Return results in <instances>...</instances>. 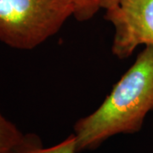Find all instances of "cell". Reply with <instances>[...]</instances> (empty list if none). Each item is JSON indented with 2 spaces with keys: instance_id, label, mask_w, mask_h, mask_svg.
Returning <instances> with one entry per match:
<instances>
[{
  "instance_id": "obj_1",
  "label": "cell",
  "mask_w": 153,
  "mask_h": 153,
  "mask_svg": "<svg viewBox=\"0 0 153 153\" xmlns=\"http://www.w3.org/2000/svg\"><path fill=\"white\" fill-rule=\"evenodd\" d=\"M153 110V45H146L111 93L73 127L77 152L92 151L111 137L134 134Z\"/></svg>"
},
{
  "instance_id": "obj_2",
  "label": "cell",
  "mask_w": 153,
  "mask_h": 153,
  "mask_svg": "<svg viewBox=\"0 0 153 153\" xmlns=\"http://www.w3.org/2000/svg\"><path fill=\"white\" fill-rule=\"evenodd\" d=\"M73 14L71 0H0V42L16 49H35Z\"/></svg>"
},
{
  "instance_id": "obj_3",
  "label": "cell",
  "mask_w": 153,
  "mask_h": 153,
  "mask_svg": "<svg viewBox=\"0 0 153 153\" xmlns=\"http://www.w3.org/2000/svg\"><path fill=\"white\" fill-rule=\"evenodd\" d=\"M105 18L114 27L111 53L117 58H128L140 45H153V0H119Z\"/></svg>"
},
{
  "instance_id": "obj_4",
  "label": "cell",
  "mask_w": 153,
  "mask_h": 153,
  "mask_svg": "<svg viewBox=\"0 0 153 153\" xmlns=\"http://www.w3.org/2000/svg\"><path fill=\"white\" fill-rule=\"evenodd\" d=\"M14 153H78L76 149V138L70 134L63 141L45 148L41 139L35 134H27V139Z\"/></svg>"
},
{
  "instance_id": "obj_5",
  "label": "cell",
  "mask_w": 153,
  "mask_h": 153,
  "mask_svg": "<svg viewBox=\"0 0 153 153\" xmlns=\"http://www.w3.org/2000/svg\"><path fill=\"white\" fill-rule=\"evenodd\" d=\"M27 135L0 111V153H14L26 140Z\"/></svg>"
},
{
  "instance_id": "obj_6",
  "label": "cell",
  "mask_w": 153,
  "mask_h": 153,
  "mask_svg": "<svg viewBox=\"0 0 153 153\" xmlns=\"http://www.w3.org/2000/svg\"><path fill=\"white\" fill-rule=\"evenodd\" d=\"M74 5L73 16L78 22L90 20L100 9L98 0H71Z\"/></svg>"
},
{
  "instance_id": "obj_7",
  "label": "cell",
  "mask_w": 153,
  "mask_h": 153,
  "mask_svg": "<svg viewBox=\"0 0 153 153\" xmlns=\"http://www.w3.org/2000/svg\"><path fill=\"white\" fill-rule=\"evenodd\" d=\"M118 1L119 0H98L100 9H105V10L115 7L118 4Z\"/></svg>"
}]
</instances>
